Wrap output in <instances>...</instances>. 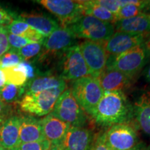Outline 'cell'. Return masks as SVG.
Instances as JSON below:
<instances>
[{"instance_id":"1","label":"cell","mask_w":150,"mask_h":150,"mask_svg":"<svg viewBox=\"0 0 150 150\" xmlns=\"http://www.w3.org/2000/svg\"><path fill=\"white\" fill-rule=\"evenodd\" d=\"M91 117L101 126L110 127L128 123L134 117V108L124 92H104Z\"/></svg>"},{"instance_id":"2","label":"cell","mask_w":150,"mask_h":150,"mask_svg":"<svg viewBox=\"0 0 150 150\" xmlns=\"http://www.w3.org/2000/svg\"><path fill=\"white\" fill-rule=\"evenodd\" d=\"M67 28L76 38L100 43L108 40L115 31L113 24L87 15H83Z\"/></svg>"},{"instance_id":"3","label":"cell","mask_w":150,"mask_h":150,"mask_svg":"<svg viewBox=\"0 0 150 150\" xmlns=\"http://www.w3.org/2000/svg\"><path fill=\"white\" fill-rule=\"evenodd\" d=\"M70 90L82 109L91 116L104 95L98 78L91 76L72 81Z\"/></svg>"},{"instance_id":"4","label":"cell","mask_w":150,"mask_h":150,"mask_svg":"<svg viewBox=\"0 0 150 150\" xmlns=\"http://www.w3.org/2000/svg\"><path fill=\"white\" fill-rule=\"evenodd\" d=\"M149 58L143 42L118 55H108L106 67L115 69L132 78L145 66Z\"/></svg>"},{"instance_id":"5","label":"cell","mask_w":150,"mask_h":150,"mask_svg":"<svg viewBox=\"0 0 150 150\" xmlns=\"http://www.w3.org/2000/svg\"><path fill=\"white\" fill-rule=\"evenodd\" d=\"M66 87L53 88L36 93H25L20 100L22 111L37 116L47 115L52 112L56 101Z\"/></svg>"},{"instance_id":"6","label":"cell","mask_w":150,"mask_h":150,"mask_svg":"<svg viewBox=\"0 0 150 150\" xmlns=\"http://www.w3.org/2000/svg\"><path fill=\"white\" fill-rule=\"evenodd\" d=\"M51 113L71 127H84L87 122L86 112L79 104L70 88L65 89L60 95Z\"/></svg>"},{"instance_id":"7","label":"cell","mask_w":150,"mask_h":150,"mask_svg":"<svg viewBox=\"0 0 150 150\" xmlns=\"http://www.w3.org/2000/svg\"><path fill=\"white\" fill-rule=\"evenodd\" d=\"M91 76L79 45L71 47L62 54L61 75L65 81H74Z\"/></svg>"},{"instance_id":"8","label":"cell","mask_w":150,"mask_h":150,"mask_svg":"<svg viewBox=\"0 0 150 150\" xmlns=\"http://www.w3.org/2000/svg\"><path fill=\"white\" fill-rule=\"evenodd\" d=\"M36 1L57 17L63 28L70 26L84 15L81 1L72 0H40Z\"/></svg>"},{"instance_id":"9","label":"cell","mask_w":150,"mask_h":150,"mask_svg":"<svg viewBox=\"0 0 150 150\" xmlns=\"http://www.w3.org/2000/svg\"><path fill=\"white\" fill-rule=\"evenodd\" d=\"M103 136L105 143L112 150H129L138 143L136 129L128 123L112 125Z\"/></svg>"},{"instance_id":"10","label":"cell","mask_w":150,"mask_h":150,"mask_svg":"<svg viewBox=\"0 0 150 150\" xmlns=\"http://www.w3.org/2000/svg\"><path fill=\"white\" fill-rule=\"evenodd\" d=\"M79 45L91 76L98 78L106 67L108 57L102 44L86 40Z\"/></svg>"},{"instance_id":"11","label":"cell","mask_w":150,"mask_h":150,"mask_svg":"<svg viewBox=\"0 0 150 150\" xmlns=\"http://www.w3.org/2000/svg\"><path fill=\"white\" fill-rule=\"evenodd\" d=\"M147 35L116 31L102 43L108 55H118L142 44Z\"/></svg>"},{"instance_id":"12","label":"cell","mask_w":150,"mask_h":150,"mask_svg":"<svg viewBox=\"0 0 150 150\" xmlns=\"http://www.w3.org/2000/svg\"><path fill=\"white\" fill-rule=\"evenodd\" d=\"M76 38L69 28L60 27L43 41L42 46L46 52L63 54L67 49L75 45Z\"/></svg>"},{"instance_id":"13","label":"cell","mask_w":150,"mask_h":150,"mask_svg":"<svg viewBox=\"0 0 150 150\" xmlns=\"http://www.w3.org/2000/svg\"><path fill=\"white\" fill-rule=\"evenodd\" d=\"M45 139L52 145H62L71 127L68 123L61 120L50 112L41 120Z\"/></svg>"},{"instance_id":"14","label":"cell","mask_w":150,"mask_h":150,"mask_svg":"<svg viewBox=\"0 0 150 150\" xmlns=\"http://www.w3.org/2000/svg\"><path fill=\"white\" fill-rule=\"evenodd\" d=\"M93 141V134L88 129L71 127L62 144L61 149L90 150Z\"/></svg>"},{"instance_id":"15","label":"cell","mask_w":150,"mask_h":150,"mask_svg":"<svg viewBox=\"0 0 150 150\" xmlns=\"http://www.w3.org/2000/svg\"><path fill=\"white\" fill-rule=\"evenodd\" d=\"M131 77L115 69L106 67L98 79L104 92L122 91L131 86Z\"/></svg>"},{"instance_id":"16","label":"cell","mask_w":150,"mask_h":150,"mask_svg":"<svg viewBox=\"0 0 150 150\" xmlns=\"http://www.w3.org/2000/svg\"><path fill=\"white\" fill-rule=\"evenodd\" d=\"M20 118L11 116L0 125V145L6 150H13L20 145Z\"/></svg>"},{"instance_id":"17","label":"cell","mask_w":150,"mask_h":150,"mask_svg":"<svg viewBox=\"0 0 150 150\" xmlns=\"http://www.w3.org/2000/svg\"><path fill=\"white\" fill-rule=\"evenodd\" d=\"M45 139L41 120L31 115L20 118V144L38 142Z\"/></svg>"},{"instance_id":"18","label":"cell","mask_w":150,"mask_h":150,"mask_svg":"<svg viewBox=\"0 0 150 150\" xmlns=\"http://www.w3.org/2000/svg\"><path fill=\"white\" fill-rule=\"evenodd\" d=\"M133 108L140 128L150 136V91H142L135 100Z\"/></svg>"},{"instance_id":"19","label":"cell","mask_w":150,"mask_h":150,"mask_svg":"<svg viewBox=\"0 0 150 150\" xmlns=\"http://www.w3.org/2000/svg\"><path fill=\"white\" fill-rule=\"evenodd\" d=\"M114 27L117 31L147 35L150 33V14L117 20L114 23Z\"/></svg>"},{"instance_id":"20","label":"cell","mask_w":150,"mask_h":150,"mask_svg":"<svg viewBox=\"0 0 150 150\" xmlns=\"http://www.w3.org/2000/svg\"><path fill=\"white\" fill-rule=\"evenodd\" d=\"M19 18L20 20L26 22L45 38L60 28L59 23L56 20L45 15L22 14Z\"/></svg>"},{"instance_id":"21","label":"cell","mask_w":150,"mask_h":150,"mask_svg":"<svg viewBox=\"0 0 150 150\" xmlns=\"http://www.w3.org/2000/svg\"><path fill=\"white\" fill-rule=\"evenodd\" d=\"M61 87H67L66 81L60 76L45 75L36 77L27 85L26 93H36Z\"/></svg>"},{"instance_id":"22","label":"cell","mask_w":150,"mask_h":150,"mask_svg":"<svg viewBox=\"0 0 150 150\" xmlns=\"http://www.w3.org/2000/svg\"><path fill=\"white\" fill-rule=\"evenodd\" d=\"M7 31L11 34L19 35L29 39L32 42H43L45 37L22 20H15L6 27Z\"/></svg>"},{"instance_id":"23","label":"cell","mask_w":150,"mask_h":150,"mask_svg":"<svg viewBox=\"0 0 150 150\" xmlns=\"http://www.w3.org/2000/svg\"><path fill=\"white\" fill-rule=\"evenodd\" d=\"M150 1L129 0L128 4L122 7L116 15L117 21L128 19L141 14H150Z\"/></svg>"},{"instance_id":"24","label":"cell","mask_w":150,"mask_h":150,"mask_svg":"<svg viewBox=\"0 0 150 150\" xmlns=\"http://www.w3.org/2000/svg\"><path fill=\"white\" fill-rule=\"evenodd\" d=\"M83 6V13L102 21L113 24L117 21L115 15H114L106 8L100 6L94 1H81Z\"/></svg>"},{"instance_id":"25","label":"cell","mask_w":150,"mask_h":150,"mask_svg":"<svg viewBox=\"0 0 150 150\" xmlns=\"http://www.w3.org/2000/svg\"><path fill=\"white\" fill-rule=\"evenodd\" d=\"M1 69L5 74L6 84H12L16 86H24L29 80L27 72L22 62L16 66Z\"/></svg>"},{"instance_id":"26","label":"cell","mask_w":150,"mask_h":150,"mask_svg":"<svg viewBox=\"0 0 150 150\" xmlns=\"http://www.w3.org/2000/svg\"><path fill=\"white\" fill-rule=\"evenodd\" d=\"M25 91L24 86H16L12 84H6L0 90V99L5 103H11L22 97Z\"/></svg>"},{"instance_id":"27","label":"cell","mask_w":150,"mask_h":150,"mask_svg":"<svg viewBox=\"0 0 150 150\" xmlns=\"http://www.w3.org/2000/svg\"><path fill=\"white\" fill-rule=\"evenodd\" d=\"M42 43L40 42H32L18 50L19 55L22 60L27 61L38 55L42 47Z\"/></svg>"},{"instance_id":"28","label":"cell","mask_w":150,"mask_h":150,"mask_svg":"<svg viewBox=\"0 0 150 150\" xmlns=\"http://www.w3.org/2000/svg\"><path fill=\"white\" fill-rule=\"evenodd\" d=\"M23 60L21 56L19 55L18 50L11 49L6 53H5L2 56L0 57V67H14L20 64Z\"/></svg>"},{"instance_id":"29","label":"cell","mask_w":150,"mask_h":150,"mask_svg":"<svg viewBox=\"0 0 150 150\" xmlns=\"http://www.w3.org/2000/svg\"><path fill=\"white\" fill-rule=\"evenodd\" d=\"M51 145L50 142L44 139L38 142L21 143L13 150H47Z\"/></svg>"},{"instance_id":"30","label":"cell","mask_w":150,"mask_h":150,"mask_svg":"<svg viewBox=\"0 0 150 150\" xmlns=\"http://www.w3.org/2000/svg\"><path fill=\"white\" fill-rule=\"evenodd\" d=\"M8 39L10 47L16 50H20V49L23 47L27 45L32 42V41L29 40V39L26 38L11 34V33H9L8 35Z\"/></svg>"},{"instance_id":"31","label":"cell","mask_w":150,"mask_h":150,"mask_svg":"<svg viewBox=\"0 0 150 150\" xmlns=\"http://www.w3.org/2000/svg\"><path fill=\"white\" fill-rule=\"evenodd\" d=\"M94 1L115 16L121 8L119 0H94Z\"/></svg>"},{"instance_id":"32","label":"cell","mask_w":150,"mask_h":150,"mask_svg":"<svg viewBox=\"0 0 150 150\" xmlns=\"http://www.w3.org/2000/svg\"><path fill=\"white\" fill-rule=\"evenodd\" d=\"M8 32L5 26L0 25V57L10 50L8 39Z\"/></svg>"},{"instance_id":"33","label":"cell","mask_w":150,"mask_h":150,"mask_svg":"<svg viewBox=\"0 0 150 150\" xmlns=\"http://www.w3.org/2000/svg\"><path fill=\"white\" fill-rule=\"evenodd\" d=\"M90 150H112L105 143L103 134L99 135L97 139H94L93 145Z\"/></svg>"},{"instance_id":"34","label":"cell","mask_w":150,"mask_h":150,"mask_svg":"<svg viewBox=\"0 0 150 150\" xmlns=\"http://www.w3.org/2000/svg\"><path fill=\"white\" fill-rule=\"evenodd\" d=\"M12 15L0 6V25H9L13 21Z\"/></svg>"},{"instance_id":"35","label":"cell","mask_w":150,"mask_h":150,"mask_svg":"<svg viewBox=\"0 0 150 150\" xmlns=\"http://www.w3.org/2000/svg\"><path fill=\"white\" fill-rule=\"evenodd\" d=\"M8 108L7 105L0 99V125L5 121L7 118L11 117L8 116Z\"/></svg>"},{"instance_id":"36","label":"cell","mask_w":150,"mask_h":150,"mask_svg":"<svg viewBox=\"0 0 150 150\" xmlns=\"http://www.w3.org/2000/svg\"><path fill=\"white\" fill-rule=\"evenodd\" d=\"M22 65H24V68H25L26 72H27V74L28 76V79H33L35 76V70L34 67L31 63H28L27 61H23L22 62Z\"/></svg>"},{"instance_id":"37","label":"cell","mask_w":150,"mask_h":150,"mask_svg":"<svg viewBox=\"0 0 150 150\" xmlns=\"http://www.w3.org/2000/svg\"><path fill=\"white\" fill-rule=\"evenodd\" d=\"M6 84V77L5 74L4 73L2 69L0 67V90Z\"/></svg>"},{"instance_id":"38","label":"cell","mask_w":150,"mask_h":150,"mask_svg":"<svg viewBox=\"0 0 150 150\" xmlns=\"http://www.w3.org/2000/svg\"><path fill=\"white\" fill-rule=\"evenodd\" d=\"M147 145L144 142H138L137 145L129 150H147Z\"/></svg>"},{"instance_id":"39","label":"cell","mask_w":150,"mask_h":150,"mask_svg":"<svg viewBox=\"0 0 150 150\" xmlns=\"http://www.w3.org/2000/svg\"><path fill=\"white\" fill-rule=\"evenodd\" d=\"M144 45H145L146 50H147L149 57L150 58V35H147V38H145V41H144Z\"/></svg>"},{"instance_id":"40","label":"cell","mask_w":150,"mask_h":150,"mask_svg":"<svg viewBox=\"0 0 150 150\" xmlns=\"http://www.w3.org/2000/svg\"><path fill=\"white\" fill-rule=\"evenodd\" d=\"M145 76L147 81L150 83V65H148L147 68H146L145 71Z\"/></svg>"},{"instance_id":"41","label":"cell","mask_w":150,"mask_h":150,"mask_svg":"<svg viewBox=\"0 0 150 150\" xmlns=\"http://www.w3.org/2000/svg\"><path fill=\"white\" fill-rule=\"evenodd\" d=\"M47 150H61V146L56 145H52Z\"/></svg>"},{"instance_id":"42","label":"cell","mask_w":150,"mask_h":150,"mask_svg":"<svg viewBox=\"0 0 150 150\" xmlns=\"http://www.w3.org/2000/svg\"><path fill=\"white\" fill-rule=\"evenodd\" d=\"M0 150H6V149H4V147H2V146L0 145Z\"/></svg>"},{"instance_id":"43","label":"cell","mask_w":150,"mask_h":150,"mask_svg":"<svg viewBox=\"0 0 150 150\" xmlns=\"http://www.w3.org/2000/svg\"><path fill=\"white\" fill-rule=\"evenodd\" d=\"M147 150H150V147H149V148H147Z\"/></svg>"},{"instance_id":"44","label":"cell","mask_w":150,"mask_h":150,"mask_svg":"<svg viewBox=\"0 0 150 150\" xmlns=\"http://www.w3.org/2000/svg\"><path fill=\"white\" fill-rule=\"evenodd\" d=\"M61 150H62V149H61Z\"/></svg>"}]
</instances>
